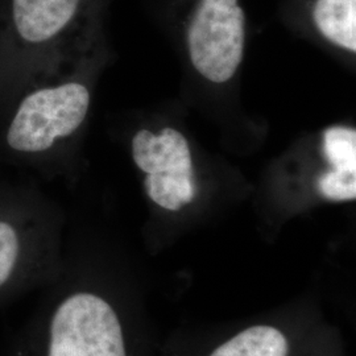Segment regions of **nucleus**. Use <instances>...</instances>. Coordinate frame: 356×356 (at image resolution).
<instances>
[{"label":"nucleus","mask_w":356,"mask_h":356,"mask_svg":"<svg viewBox=\"0 0 356 356\" xmlns=\"http://www.w3.org/2000/svg\"><path fill=\"white\" fill-rule=\"evenodd\" d=\"M82 0H11V32L0 45V110L41 81L61 76L89 54L65 45Z\"/></svg>","instance_id":"nucleus-2"},{"label":"nucleus","mask_w":356,"mask_h":356,"mask_svg":"<svg viewBox=\"0 0 356 356\" xmlns=\"http://www.w3.org/2000/svg\"><path fill=\"white\" fill-rule=\"evenodd\" d=\"M22 247V231L11 220L0 218V286L11 277Z\"/></svg>","instance_id":"nucleus-9"},{"label":"nucleus","mask_w":356,"mask_h":356,"mask_svg":"<svg viewBox=\"0 0 356 356\" xmlns=\"http://www.w3.org/2000/svg\"><path fill=\"white\" fill-rule=\"evenodd\" d=\"M314 22L319 32L346 51H356V0H317Z\"/></svg>","instance_id":"nucleus-7"},{"label":"nucleus","mask_w":356,"mask_h":356,"mask_svg":"<svg viewBox=\"0 0 356 356\" xmlns=\"http://www.w3.org/2000/svg\"><path fill=\"white\" fill-rule=\"evenodd\" d=\"M48 356H127L113 306L91 293L66 298L51 319Z\"/></svg>","instance_id":"nucleus-5"},{"label":"nucleus","mask_w":356,"mask_h":356,"mask_svg":"<svg viewBox=\"0 0 356 356\" xmlns=\"http://www.w3.org/2000/svg\"><path fill=\"white\" fill-rule=\"evenodd\" d=\"M95 64L97 57L91 54L64 74L24 90L4 111L0 152L35 166L74 138L89 116L88 79Z\"/></svg>","instance_id":"nucleus-1"},{"label":"nucleus","mask_w":356,"mask_h":356,"mask_svg":"<svg viewBox=\"0 0 356 356\" xmlns=\"http://www.w3.org/2000/svg\"><path fill=\"white\" fill-rule=\"evenodd\" d=\"M289 343L279 329L257 325L220 344L210 356H288Z\"/></svg>","instance_id":"nucleus-8"},{"label":"nucleus","mask_w":356,"mask_h":356,"mask_svg":"<svg viewBox=\"0 0 356 356\" xmlns=\"http://www.w3.org/2000/svg\"><path fill=\"white\" fill-rule=\"evenodd\" d=\"M136 166L145 173L148 197L160 207L178 211L195 197V181L191 147L175 128H164L159 135L140 129L131 141Z\"/></svg>","instance_id":"nucleus-4"},{"label":"nucleus","mask_w":356,"mask_h":356,"mask_svg":"<svg viewBox=\"0 0 356 356\" xmlns=\"http://www.w3.org/2000/svg\"><path fill=\"white\" fill-rule=\"evenodd\" d=\"M322 151L330 170L317 181L319 194L335 202L356 198V131L344 126H332L323 132Z\"/></svg>","instance_id":"nucleus-6"},{"label":"nucleus","mask_w":356,"mask_h":356,"mask_svg":"<svg viewBox=\"0 0 356 356\" xmlns=\"http://www.w3.org/2000/svg\"><path fill=\"white\" fill-rule=\"evenodd\" d=\"M245 16L238 0H201L188 29L195 70L214 83L235 76L244 58Z\"/></svg>","instance_id":"nucleus-3"}]
</instances>
